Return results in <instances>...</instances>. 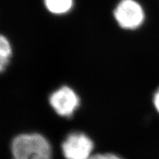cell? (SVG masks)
Listing matches in <instances>:
<instances>
[{
    "label": "cell",
    "instance_id": "cell-6",
    "mask_svg": "<svg viewBox=\"0 0 159 159\" xmlns=\"http://www.w3.org/2000/svg\"><path fill=\"white\" fill-rule=\"evenodd\" d=\"M13 55V48L11 41L5 35L0 37V71H5L8 66Z\"/></svg>",
    "mask_w": 159,
    "mask_h": 159
},
{
    "label": "cell",
    "instance_id": "cell-3",
    "mask_svg": "<svg viewBox=\"0 0 159 159\" xmlns=\"http://www.w3.org/2000/svg\"><path fill=\"white\" fill-rule=\"evenodd\" d=\"M49 102L59 116L71 117L80 106V99L74 89L63 85L52 93Z\"/></svg>",
    "mask_w": 159,
    "mask_h": 159
},
{
    "label": "cell",
    "instance_id": "cell-4",
    "mask_svg": "<svg viewBox=\"0 0 159 159\" xmlns=\"http://www.w3.org/2000/svg\"><path fill=\"white\" fill-rule=\"evenodd\" d=\"M94 143L83 133H71L62 144L63 154L66 159H90Z\"/></svg>",
    "mask_w": 159,
    "mask_h": 159
},
{
    "label": "cell",
    "instance_id": "cell-5",
    "mask_svg": "<svg viewBox=\"0 0 159 159\" xmlns=\"http://www.w3.org/2000/svg\"><path fill=\"white\" fill-rule=\"evenodd\" d=\"M74 0H43L47 11L55 16L66 14L74 7Z\"/></svg>",
    "mask_w": 159,
    "mask_h": 159
},
{
    "label": "cell",
    "instance_id": "cell-1",
    "mask_svg": "<svg viewBox=\"0 0 159 159\" xmlns=\"http://www.w3.org/2000/svg\"><path fill=\"white\" fill-rule=\"evenodd\" d=\"M13 159H51L52 148L47 139L38 134H21L12 142Z\"/></svg>",
    "mask_w": 159,
    "mask_h": 159
},
{
    "label": "cell",
    "instance_id": "cell-8",
    "mask_svg": "<svg viewBox=\"0 0 159 159\" xmlns=\"http://www.w3.org/2000/svg\"><path fill=\"white\" fill-rule=\"evenodd\" d=\"M152 102H153L155 108L156 109L157 112L159 114V87L158 88V89L156 91V92L154 93Z\"/></svg>",
    "mask_w": 159,
    "mask_h": 159
},
{
    "label": "cell",
    "instance_id": "cell-7",
    "mask_svg": "<svg viewBox=\"0 0 159 159\" xmlns=\"http://www.w3.org/2000/svg\"><path fill=\"white\" fill-rule=\"evenodd\" d=\"M90 159H122V158L113 153L95 154L91 157Z\"/></svg>",
    "mask_w": 159,
    "mask_h": 159
},
{
    "label": "cell",
    "instance_id": "cell-2",
    "mask_svg": "<svg viewBox=\"0 0 159 159\" xmlns=\"http://www.w3.org/2000/svg\"><path fill=\"white\" fill-rule=\"evenodd\" d=\"M114 17L122 29L135 30L144 24L145 13L136 0H120L114 10Z\"/></svg>",
    "mask_w": 159,
    "mask_h": 159
}]
</instances>
